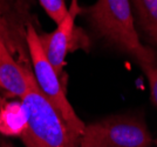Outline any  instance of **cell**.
Returning <instances> with one entry per match:
<instances>
[{"label":"cell","mask_w":157,"mask_h":147,"mask_svg":"<svg viewBox=\"0 0 157 147\" xmlns=\"http://www.w3.org/2000/svg\"><path fill=\"white\" fill-rule=\"evenodd\" d=\"M4 102H5V97L1 95V91H0V106H1Z\"/></svg>","instance_id":"4fadbf2b"},{"label":"cell","mask_w":157,"mask_h":147,"mask_svg":"<svg viewBox=\"0 0 157 147\" xmlns=\"http://www.w3.org/2000/svg\"><path fill=\"white\" fill-rule=\"evenodd\" d=\"M27 126V113L20 101H5L0 106V134L4 138H19Z\"/></svg>","instance_id":"ba28073f"},{"label":"cell","mask_w":157,"mask_h":147,"mask_svg":"<svg viewBox=\"0 0 157 147\" xmlns=\"http://www.w3.org/2000/svg\"><path fill=\"white\" fill-rule=\"evenodd\" d=\"M32 0H0V39L21 66L31 70L27 26L34 25Z\"/></svg>","instance_id":"5b68a950"},{"label":"cell","mask_w":157,"mask_h":147,"mask_svg":"<svg viewBox=\"0 0 157 147\" xmlns=\"http://www.w3.org/2000/svg\"><path fill=\"white\" fill-rule=\"evenodd\" d=\"M80 12L81 8L78 1L72 0L68 8V13L58 24V27L49 34H39L41 45L44 47L47 58L59 75H61L63 71L66 55L69 51L74 33L75 18Z\"/></svg>","instance_id":"8992f818"},{"label":"cell","mask_w":157,"mask_h":147,"mask_svg":"<svg viewBox=\"0 0 157 147\" xmlns=\"http://www.w3.org/2000/svg\"><path fill=\"white\" fill-rule=\"evenodd\" d=\"M27 113V126L19 137L25 147H78L60 113L41 93L32 71L27 73V91L20 98Z\"/></svg>","instance_id":"7a4b0ae2"},{"label":"cell","mask_w":157,"mask_h":147,"mask_svg":"<svg viewBox=\"0 0 157 147\" xmlns=\"http://www.w3.org/2000/svg\"><path fill=\"white\" fill-rule=\"evenodd\" d=\"M28 71L32 70L21 66L0 39V91L8 97L21 98L27 91Z\"/></svg>","instance_id":"52a82bcc"},{"label":"cell","mask_w":157,"mask_h":147,"mask_svg":"<svg viewBox=\"0 0 157 147\" xmlns=\"http://www.w3.org/2000/svg\"><path fill=\"white\" fill-rule=\"evenodd\" d=\"M142 71L145 73L149 81L151 101L157 107V67H145Z\"/></svg>","instance_id":"8fae6325"},{"label":"cell","mask_w":157,"mask_h":147,"mask_svg":"<svg viewBox=\"0 0 157 147\" xmlns=\"http://www.w3.org/2000/svg\"><path fill=\"white\" fill-rule=\"evenodd\" d=\"M0 147H15V146L10 140H7L6 138H1L0 139Z\"/></svg>","instance_id":"7c38bea8"},{"label":"cell","mask_w":157,"mask_h":147,"mask_svg":"<svg viewBox=\"0 0 157 147\" xmlns=\"http://www.w3.org/2000/svg\"><path fill=\"white\" fill-rule=\"evenodd\" d=\"M141 27L157 46V0H130Z\"/></svg>","instance_id":"9c48e42d"},{"label":"cell","mask_w":157,"mask_h":147,"mask_svg":"<svg viewBox=\"0 0 157 147\" xmlns=\"http://www.w3.org/2000/svg\"><path fill=\"white\" fill-rule=\"evenodd\" d=\"M39 2L51 19L56 24H59L68 13V8L63 0H39Z\"/></svg>","instance_id":"30bf717a"},{"label":"cell","mask_w":157,"mask_h":147,"mask_svg":"<svg viewBox=\"0 0 157 147\" xmlns=\"http://www.w3.org/2000/svg\"><path fill=\"white\" fill-rule=\"evenodd\" d=\"M145 122L132 115L117 114L85 126L78 147H151Z\"/></svg>","instance_id":"277c9868"},{"label":"cell","mask_w":157,"mask_h":147,"mask_svg":"<svg viewBox=\"0 0 157 147\" xmlns=\"http://www.w3.org/2000/svg\"><path fill=\"white\" fill-rule=\"evenodd\" d=\"M83 11L98 38L130 55L142 70L157 67V54L144 46L136 32L130 0H96Z\"/></svg>","instance_id":"6da1fadb"},{"label":"cell","mask_w":157,"mask_h":147,"mask_svg":"<svg viewBox=\"0 0 157 147\" xmlns=\"http://www.w3.org/2000/svg\"><path fill=\"white\" fill-rule=\"evenodd\" d=\"M27 46L31 57L33 74L41 93L60 113L75 138L80 139L86 124L78 117L62 88L59 74L49 62L34 25L27 26Z\"/></svg>","instance_id":"3957f363"}]
</instances>
